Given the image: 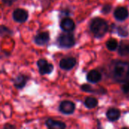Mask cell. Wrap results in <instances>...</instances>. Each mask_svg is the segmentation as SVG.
I'll return each mask as SVG.
<instances>
[{
    "label": "cell",
    "mask_w": 129,
    "mask_h": 129,
    "mask_svg": "<svg viewBox=\"0 0 129 129\" xmlns=\"http://www.w3.org/2000/svg\"><path fill=\"white\" fill-rule=\"evenodd\" d=\"M0 113H1V112H0Z\"/></svg>",
    "instance_id": "26"
},
{
    "label": "cell",
    "mask_w": 129,
    "mask_h": 129,
    "mask_svg": "<svg viewBox=\"0 0 129 129\" xmlns=\"http://www.w3.org/2000/svg\"><path fill=\"white\" fill-rule=\"evenodd\" d=\"M70 14H71V12H70V11L69 9H67H67H63L60 11V17H61V18L69 17L70 15H71Z\"/></svg>",
    "instance_id": "23"
},
{
    "label": "cell",
    "mask_w": 129,
    "mask_h": 129,
    "mask_svg": "<svg viewBox=\"0 0 129 129\" xmlns=\"http://www.w3.org/2000/svg\"><path fill=\"white\" fill-rule=\"evenodd\" d=\"M12 18L13 20L19 23H23L26 22V20L29 18V12L23 8H16L12 14Z\"/></svg>",
    "instance_id": "6"
},
{
    "label": "cell",
    "mask_w": 129,
    "mask_h": 129,
    "mask_svg": "<svg viewBox=\"0 0 129 129\" xmlns=\"http://www.w3.org/2000/svg\"><path fill=\"white\" fill-rule=\"evenodd\" d=\"M118 42L115 39H110L106 42V46L107 49L110 51H114L118 48Z\"/></svg>",
    "instance_id": "19"
},
{
    "label": "cell",
    "mask_w": 129,
    "mask_h": 129,
    "mask_svg": "<svg viewBox=\"0 0 129 129\" xmlns=\"http://www.w3.org/2000/svg\"><path fill=\"white\" fill-rule=\"evenodd\" d=\"M50 39H51V36H50L49 32L44 31V32H40L37 33L34 36L33 41L36 45L44 46L48 44V42H50Z\"/></svg>",
    "instance_id": "8"
},
{
    "label": "cell",
    "mask_w": 129,
    "mask_h": 129,
    "mask_svg": "<svg viewBox=\"0 0 129 129\" xmlns=\"http://www.w3.org/2000/svg\"><path fill=\"white\" fill-rule=\"evenodd\" d=\"M118 53L119 55L125 57L129 55V43L125 42H121L118 45Z\"/></svg>",
    "instance_id": "16"
},
{
    "label": "cell",
    "mask_w": 129,
    "mask_h": 129,
    "mask_svg": "<svg viewBox=\"0 0 129 129\" xmlns=\"http://www.w3.org/2000/svg\"><path fill=\"white\" fill-rule=\"evenodd\" d=\"M14 34V31L5 25H0V36L2 38L11 36Z\"/></svg>",
    "instance_id": "18"
},
{
    "label": "cell",
    "mask_w": 129,
    "mask_h": 129,
    "mask_svg": "<svg viewBox=\"0 0 129 129\" xmlns=\"http://www.w3.org/2000/svg\"><path fill=\"white\" fill-rule=\"evenodd\" d=\"M112 10V5L110 4H106L103 6L102 9H101V12L104 14H107L109 13H110Z\"/></svg>",
    "instance_id": "21"
},
{
    "label": "cell",
    "mask_w": 129,
    "mask_h": 129,
    "mask_svg": "<svg viewBox=\"0 0 129 129\" xmlns=\"http://www.w3.org/2000/svg\"><path fill=\"white\" fill-rule=\"evenodd\" d=\"M116 33L119 36H121L122 38H125V37H128V28L126 26H116Z\"/></svg>",
    "instance_id": "20"
},
{
    "label": "cell",
    "mask_w": 129,
    "mask_h": 129,
    "mask_svg": "<svg viewBox=\"0 0 129 129\" xmlns=\"http://www.w3.org/2000/svg\"><path fill=\"white\" fill-rule=\"evenodd\" d=\"M89 28L95 38L101 39L108 32L109 25L104 19L101 17H94L91 20Z\"/></svg>",
    "instance_id": "2"
},
{
    "label": "cell",
    "mask_w": 129,
    "mask_h": 129,
    "mask_svg": "<svg viewBox=\"0 0 129 129\" xmlns=\"http://www.w3.org/2000/svg\"><path fill=\"white\" fill-rule=\"evenodd\" d=\"M107 118L109 121L113 122L119 119L121 116V111L117 108H110L106 113Z\"/></svg>",
    "instance_id": "14"
},
{
    "label": "cell",
    "mask_w": 129,
    "mask_h": 129,
    "mask_svg": "<svg viewBox=\"0 0 129 129\" xmlns=\"http://www.w3.org/2000/svg\"><path fill=\"white\" fill-rule=\"evenodd\" d=\"M2 2L3 3V5H5V6H8V7H10L12 5L14 4V2H16L17 0H1Z\"/></svg>",
    "instance_id": "24"
},
{
    "label": "cell",
    "mask_w": 129,
    "mask_h": 129,
    "mask_svg": "<svg viewBox=\"0 0 129 129\" xmlns=\"http://www.w3.org/2000/svg\"><path fill=\"white\" fill-rule=\"evenodd\" d=\"M84 104L88 109H94L98 105V101L94 97H88L85 98Z\"/></svg>",
    "instance_id": "17"
},
{
    "label": "cell",
    "mask_w": 129,
    "mask_h": 129,
    "mask_svg": "<svg viewBox=\"0 0 129 129\" xmlns=\"http://www.w3.org/2000/svg\"><path fill=\"white\" fill-rule=\"evenodd\" d=\"M36 66L39 69V73L41 76L50 75L54 71V65L44 58L38 60L36 61Z\"/></svg>",
    "instance_id": "4"
},
{
    "label": "cell",
    "mask_w": 129,
    "mask_h": 129,
    "mask_svg": "<svg viewBox=\"0 0 129 129\" xmlns=\"http://www.w3.org/2000/svg\"><path fill=\"white\" fill-rule=\"evenodd\" d=\"M3 128H16V127H15L14 125H11V124L7 123L6 125H5L3 126Z\"/></svg>",
    "instance_id": "25"
},
{
    "label": "cell",
    "mask_w": 129,
    "mask_h": 129,
    "mask_svg": "<svg viewBox=\"0 0 129 129\" xmlns=\"http://www.w3.org/2000/svg\"><path fill=\"white\" fill-rule=\"evenodd\" d=\"M60 28L63 32H73L76 29V23L72 18L66 17L61 19Z\"/></svg>",
    "instance_id": "10"
},
{
    "label": "cell",
    "mask_w": 129,
    "mask_h": 129,
    "mask_svg": "<svg viewBox=\"0 0 129 129\" xmlns=\"http://www.w3.org/2000/svg\"><path fill=\"white\" fill-rule=\"evenodd\" d=\"M101 79H102V75L97 70H91L86 75L87 81L93 84L99 82L101 80Z\"/></svg>",
    "instance_id": "13"
},
{
    "label": "cell",
    "mask_w": 129,
    "mask_h": 129,
    "mask_svg": "<svg viewBox=\"0 0 129 129\" xmlns=\"http://www.w3.org/2000/svg\"><path fill=\"white\" fill-rule=\"evenodd\" d=\"M45 126L49 129H64L67 128L65 122L59 120H55L51 118H48L45 122Z\"/></svg>",
    "instance_id": "12"
},
{
    "label": "cell",
    "mask_w": 129,
    "mask_h": 129,
    "mask_svg": "<svg viewBox=\"0 0 129 129\" xmlns=\"http://www.w3.org/2000/svg\"><path fill=\"white\" fill-rule=\"evenodd\" d=\"M77 63V60L73 57H68L62 58L59 62V67L63 70H71Z\"/></svg>",
    "instance_id": "9"
},
{
    "label": "cell",
    "mask_w": 129,
    "mask_h": 129,
    "mask_svg": "<svg viewBox=\"0 0 129 129\" xmlns=\"http://www.w3.org/2000/svg\"><path fill=\"white\" fill-rule=\"evenodd\" d=\"M56 45L63 49H69L75 46L76 39L72 32H63L60 33L56 39Z\"/></svg>",
    "instance_id": "3"
},
{
    "label": "cell",
    "mask_w": 129,
    "mask_h": 129,
    "mask_svg": "<svg viewBox=\"0 0 129 129\" xmlns=\"http://www.w3.org/2000/svg\"><path fill=\"white\" fill-rule=\"evenodd\" d=\"M58 110L64 115H71L76 110V104L70 101H63L59 104Z\"/></svg>",
    "instance_id": "7"
},
{
    "label": "cell",
    "mask_w": 129,
    "mask_h": 129,
    "mask_svg": "<svg viewBox=\"0 0 129 129\" xmlns=\"http://www.w3.org/2000/svg\"><path fill=\"white\" fill-rule=\"evenodd\" d=\"M111 78L119 83L129 81V62L114 60L111 62L110 67Z\"/></svg>",
    "instance_id": "1"
},
{
    "label": "cell",
    "mask_w": 129,
    "mask_h": 129,
    "mask_svg": "<svg viewBox=\"0 0 129 129\" xmlns=\"http://www.w3.org/2000/svg\"><path fill=\"white\" fill-rule=\"evenodd\" d=\"M29 79H30L29 76L20 73L15 78L12 79L13 85L15 88H17L18 90H21L26 87V85H27Z\"/></svg>",
    "instance_id": "5"
},
{
    "label": "cell",
    "mask_w": 129,
    "mask_h": 129,
    "mask_svg": "<svg viewBox=\"0 0 129 129\" xmlns=\"http://www.w3.org/2000/svg\"><path fill=\"white\" fill-rule=\"evenodd\" d=\"M113 15L116 20L122 22L129 17V11L126 7L119 6L115 9Z\"/></svg>",
    "instance_id": "11"
},
{
    "label": "cell",
    "mask_w": 129,
    "mask_h": 129,
    "mask_svg": "<svg viewBox=\"0 0 129 129\" xmlns=\"http://www.w3.org/2000/svg\"><path fill=\"white\" fill-rule=\"evenodd\" d=\"M81 90L85 91V92H88V93H95V94H107V91L101 88V89H98V90H95V89H93L92 87L88 85V84H83L81 85L80 87Z\"/></svg>",
    "instance_id": "15"
},
{
    "label": "cell",
    "mask_w": 129,
    "mask_h": 129,
    "mask_svg": "<svg viewBox=\"0 0 129 129\" xmlns=\"http://www.w3.org/2000/svg\"><path fill=\"white\" fill-rule=\"evenodd\" d=\"M122 91L124 94H128L129 93V81L125 82L123 83V85L121 87Z\"/></svg>",
    "instance_id": "22"
}]
</instances>
